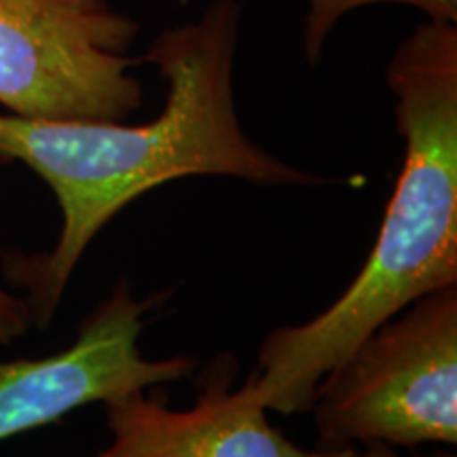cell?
<instances>
[{"label":"cell","mask_w":457,"mask_h":457,"mask_svg":"<svg viewBox=\"0 0 457 457\" xmlns=\"http://www.w3.org/2000/svg\"><path fill=\"white\" fill-rule=\"evenodd\" d=\"M168 295L153 293L138 301L123 278L83 320L66 350L45 358L0 360V441L54 424L85 404L191 375L193 358H146L138 347L145 316Z\"/></svg>","instance_id":"5b68a950"},{"label":"cell","mask_w":457,"mask_h":457,"mask_svg":"<svg viewBox=\"0 0 457 457\" xmlns=\"http://www.w3.org/2000/svg\"><path fill=\"white\" fill-rule=\"evenodd\" d=\"M237 360L219 353L199 375L193 407L171 409L168 394L142 387L104 400L112 441L87 457H322L267 420V409L236 387Z\"/></svg>","instance_id":"8992f818"},{"label":"cell","mask_w":457,"mask_h":457,"mask_svg":"<svg viewBox=\"0 0 457 457\" xmlns=\"http://www.w3.org/2000/svg\"><path fill=\"white\" fill-rule=\"evenodd\" d=\"M30 327H34V320L24 296L0 286V347L24 337Z\"/></svg>","instance_id":"ba28073f"},{"label":"cell","mask_w":457,"mask_h":457,"mask_svg":"<svg viewBox=\"0 0 457 457\" xmlns=\"http://www.w3.org/2000/svg\"><path fill=\"white\" fill-rule=\"evenodd\" d=\"M404 162L375 245L333 305L279 327L245 379L267 411L307 413L313 390L360 341L434 290L457 286V24L424 21L387 66Z\"/></svg>","instance_id":"7a4b0ae2"},{"label":"cell","mask_w":457,"mask_h":457,"mask_svg":"<svg viewBox=\"0 0 457 457\" xmlns=\"http://www.w3.org/2000/svg\"><path fill=\"white\" fill-rule=\"evenodd\" d=\"M138 24L108 0H0V106L24 119L123 121L145 98Z\"/></svg>","instance_id":"277c9868"},{"label":"cell","mask_w":457,"mask_h":457,"mask_svg":"<svg viewBox=\"0 0 457 457\" xmlns=\"http://www.w3.org/2000/svg\"><path fill=\"white\" fill-rule=\"evenodd\" d=\"M379 3L407 4V7L421 11L430 21L457 24V0H307L303 49H305L310 64H316L320 60L324 45H327L341 17L360 7Z\"/></svg>","instance_id":"52a82bcc"},{"label":"cell","mask_w":457,"mask_h":457,"mask_svg":"<svg viewBox=\"0 0 457 457\" xmlns=\"http://www.w3.org/2000/svg\"><path fill=\"white\" fill-rule=\"evenodd\" d=\"M242 9L214 0L195 21L159 32L145 55L168 83L153 121H57L0 112V163H24L49 185L62 231L47 253H9L4 278L26 293L34 327L47 328L89 244L123 208L187 176L254 185H316L310 171L254 145L239 125L233 71Z\"/></svg>","instance_id":"6da1fadb"},{"label":"cell","mask_w":457,"mask_h":457,"mask_svg":"<svg viewBox=\"0 0 457 457\" xmlns=\"http://www.w3.org/2000/svg\"><path fill=\"white\" fill-rule=\"evenodd\" d=\"M318 445L457 443V286L411 303L313 390Z\"/></svg>","instance_id":"3957f363"},{"label":"cell","mask_w":457,"mask_h":457,"mask_svg":"<svg viewBox=\"0 0 457 457\" xmlns=\"http://www.w3.org/2000/svg\"><path fill=\"white\" fill-rule=\"evenodd\" d=\"M322 457H400L387 445H318ZM432 457H455L453 453H436Z\"/></svg>","instance_id":"9c48e42d"}]
</instances>
